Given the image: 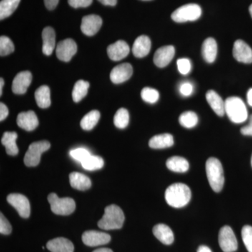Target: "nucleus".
I'll return each instance as SVG.
<instances>
[{
	"label": "nucleus",
	"mask_w": 252,
	"mask_h": 252,
	"mask_svg": "<svg viewBox=\"0 0 252 252\" xmlns=\"http://www.w3.org/2000/svg\"><path fill=\"white\" fill-rule=\"evenodd\" d=\"M165 198L170 206L182 208L188 205L191 198V191L188 186L182 183L170 185L165 190Z\"/></svg>",
	"instance_id": "1"
},
{
	"label": "nucleus",
	"mask_w": 252,
	"mask_h": 252,
	"mask_svg": "<svg viewBox=\"0 0 252 252\" xmlns=\"http://www.w3.org/2000/svg\"><path fill=\"white\" fill-rule=\"evenodd\" d=\"M125 216L122 209L115 205H109L104 210L102 218L97 225L101 229L109 230L120 229L124 225Z\"/></svg>",
	"instance_id": "2"
},
{
	"label": "nucleus",
	"mask_w": 252,
	"mask_h": 252,
	"mask_svg": "<svg viewBox=\"0 0 252 252\" xmlns=\"http://www.w3.org/2000/svg\"><path fill=\"white\" fill-rule=\"evenodd\" d=\"M206 173L210 187L214 191L220 192L224 185V175L220 160L211 157L206 162Z\"/></svg>",
	"instance_id": "3"
},
{
	"label": "nucleus",
	"mask_w": 252,
	"mask_h": 252,
	"mask_svg": "<svg viewBox=\"0 0 252 252\" xmlns=\"http://www.w3.org/2000/svg\"><path fill=\"white\" fill-rule=\"evenodd\" d=\"M225 113L235 124H242L248 118L246 106L243 99L238 97H230L225 99Z\"/></svg>",
	"instance_id": "4"
},
{
	"label": "nucleus",
	"mask_w": 252,
	"mask_h": 252,
	"mask_svg": "<svg viewBox=\"0 0 252 252\" xmlns=\"http://www.w3.org/2000/svg\"><path fill=\"white\" fill-rule=\"evenodd\" d=\"M51 211L58 215H69L76 209L74 200L70 198H61L56 193H51L48 196Z\"/></svg>",
	"instance_id": "5"
},
{
	"label": "nucleus",
	"mask_w": 252,
	"mask_h": 252,
	"mask_svg": "<svg viewBox=\"0 0 252 252\" xmlns=\"http://www.w3.org/2000/svg\"><path fill=\"white\" fill-rule=\"evenodd\" d=\"M202 10L196 4L184 5L176 9L171 15L172 19L175 22L185 23L195 21L201 16Z\"/></svg>",
	"instance_id": "6"
},
{
	"label": "nucleus",
	"mask_w": 252,
	"mask_h": 252,
	"mask_svg": "<svg viewBox=\"0 0 252 252\" xmlns=\"http://www.w3.org/2000/svg\"><path fill=\"white\" fill-rule=\"evenodd\" d=\"M51 144L48 141L33 142L30 145L24 158V163L28 167H35L39 165L41 154L49 150Z\"/></svg>",
	"instance_id": "7"
},
{
	"label": "nucleus",
	"mask_w": 252,
	"mask_h": 252,
	"mask_svg": "<svg viewBox=\"0 0 252 252\" xmlns=\"http://www.w3.org/2000/svg\"><path fill=\"white\" fill-rule=\"evenodd\" d=\"M219 244L224 252H234L238 250V240L233 229L228 225L220 228L219 233Z\"/></svg>",
	"instance_id": "8"
},
{
	"label": "nucleus",
	"mask_w": 252,
	"mask_h": 252,
	"mask_svg": "<svg viewBox=\"0 0 252 252\" xmlns=\"http://www.w3.org/2000/svg\"><path fill=\"white\" fill-rule=\"evenodd\" d=\"M7 201L23 218L27 219L31 215V205L25 195L19 193L10 194L7 196Z\"/></svg>",
	"instance_id": "9"
},
{
	"label": "nucleus",
	"mask_w": 252,
	"mask_h": 252,
	"mask_svg": "<svg viewBox=\"0 0 252 252\" xmlns=\"http://www.w3.org/2000/svg\"><path fill=\"white\" fill-rule=\"evenodd\" d=\"M77 51V46L72 39L60 41L56 47L58 59L64 62H69Z\"/></svg>",
	"instance_id": "10"
},
{
	"label": "nucleus",
	"mask_w": 252,
	"mask_h": 252,
	"mask_svg": "<svg viewBox=\"0 0 252 252\" xmlns=\"http://www.w3.org/2000/svg\"><path fill=\"white\" fill-rule=\"evenodd\" d=\"M83 243L89 247H97L107 245L111 240V236L107 233L97 230H88L82 235Z\"/></svg>",
	"instance_id": "11"
},
{
	"label": "nucleus",
	"mask_w": 252,
	"mask_h": 252,
	"mask_svg": "<svg viewBox=\"0 0 252 252\" xmlns=\"http://www.w3.org/2000/svg\"><path fill=\"white\" fill-rule=\"evenodd\" d=\"M102 25V18L97 15H89L84 16L81 21V30L87 36L94 35L100 29Z\"/></svg>",
	"instance_id": "12"
},
{
	"label": "nucleus",
	"mask_w": 252,
	"mask_h": 252,
	"mask_svg": "<svg viewBox=\"0 0 252 252\" xmlns=\"http://www.w3.org/2000/svg\"><path fill=\"white\" fill-rule=\"evenodd\" d=\"M233 57L240 63L250 64L252 63V49L247 43L238 39L235 41L233 49Z\"/></svg>",
	"instance_id": "13"
},
{
	"label": "nucleus",
	"mask_w": 252,
	"mask_h": 252,
	"mask_svg": "<svg viewBox=\"0 0 252 252\" xmlns=\"http://www.w3.org/2000/svg\"><path fill=\"white\" fill-rule=\"evenodd\" d=\"M175 54V49L173 46H165L159 48L154 54V64L160 68L166 67L173 59Z\"/></svg>",
	"instance_id": "14"
},
{
	"label": "nucleus",
	"mask_w": 252,
	"mask_h": 252,
	"mask_svg": "<svg viewBox=\"0 0 252 252\" xmlns=\"http://www.w3.org/2000/svg\"><path fill=\"white\" fill-rule=\"evenodd\" d=\"M133 69L129 63L119 64L112 69L110 73V79L114 84H122L128 80L132 75Z\"/></svg>",
	"instance_id": "15"
},
{
	"label": "nucleus",
	"mask_w": 252,
	"mask_h": 252,
	"mask_svg": "<svg viewBox=\"0 0 252 252\" xmlns=\"http://www.w3.org/2000/svg\"><path fill=\"white\" fill-rule=\"evenodd\" d=\"M130 53V47L125 41L119 40L107 48V54L113 61H119L125 59Z\"/></svg>",
	"instance_id": "16"
},
{
	"label": "nucleus",
	"mask_w": 252,
	"mask_h": 252,
	"mask_svg": "<svg viewBox=\"0 0 252 252\" xmlns=\"http://www.w3.org/2000/svg\"><path fill=\"white\" fill-rule=\"evenodd\" d=\"M32 79V77L29 71H23L18 73L13 81V92L18 94H26L28 87L31 84Z\"/></svg>",
	"instance_id": "17"
},
{
	"label": "nucleus",
	"mask_w": 252,
	"mask_h": 252,
	"mask_svg": "<svg viewBox=\"0 0 252 252\" xmlns=\"http://www.w3.org/2000/svg\"><path fill=\"white\" fill-rule=\"evenodd\" d=\"M17 124L23 130H34L39 125V121L33 111L20 113L17 117Z\"/></svg>",
	"instance_id": "18"
},
{
	"label": "nucleus",
	"mask_w": 252,
	"mask_h": 252,
	"mask_svg": "<svg viewBox=\"0 0 252 252\" xmlns=\"http://www.w3.org/2000/svg\"><path fill=\"white\" fill-rule=\"evenodd\" d=\"M152 42L148 36L142 35L137 37L132 46V53L135 57L142 59L149 54Z\"/></svg>",
	"instance_id": "19"
},
{
	"label": "nucleus",
	"mask_w": 252,
	"mask_h": 252,
	"mask_svg": "<svg viewBox=\"0 0 252 252\" xmlns=\"http://www.w3.org/2000/svg\"><path fill=\"white\" fill-rule=\"evenodd\" d=\"M46 248L51 252H74V245L70 240L64 238H57L50 240Z\"/></svg>",
	"instance_id": "20"
},
{
	"label": "nucleus",
	"mask_w": 252,
	"mask_h": 252,
	"mask_svg": "<svg viewBox=\"0 0 252 252\" xmlns=\"http://www.w3.org/2000/svg\"><path fill=\"white\" fill-rule=\"evenodd\" d=\"M153 233L154 236L164 245H170L173 243L175 239L173 232L168 225L163 223L156 225L153 228Z\"/></svg>",
	"instance_id": "21"
},
{
	"label": "nucleus",
	"mask_w": 252,
	"mask_h": 252,
	"mask_svg": "<svg viewBox=\"0 0 252 252\" xmlns=\"http://www.w3.org/2000/svg\"><path fill=\"white\" fill-rule=\"evenodd\" d=\"M207 102L219 117H223L225 114V102L215 91L210 90L206 94Z\"/></svg>",
	"instance_id": "22"
},
{
	"label": "nucleus",
	"mask_w": 252,
	"mask_h": 252,
	"mask_svg": "<svg viewBox=\"0 0 252 252\" xmlns=\"http://www.w3.org/2000/svg\"><path fill=\"white\" fill-rule=\"evenodd\" d=\"M43 47L42 51L46 56H51L56 46V33L51 27H46L43 30L42 34Z\"/></svg>",
	"instance_id": "23"
},
{
	"label": "nucleus",
	"mask_w": 252,
	"mask_h": 252,
	"mask_svg": "<svg viewBox=\"0 0 252 252\" xmlns=\"http://www.w3.org/2000/svg\"><path fill=\"white\" fill-rule=\"evenodd\" d=\"M202 54L207 63L215 62L217 55V44L214 38L209 37L204 41L202 46Z\"/></svg>",
	"instance_id": "24"
},
{
	"label": "nucleus",
	"mask_w": 252,
	"mask_h": 252,
	"mask_svg": "<svg viewBox=\"0 0 252 252\" xmlns=\"http://www.w3.org/2000/svg\"><path fill=\"white\" fill-rule=\"evenodd\" d=\"M69 183L72 188L79 190H85L90 189L91 181L87 176L79 172H72L69 175Z\"/></svg>",
	"instance_id": "25"
},
{
	"label": "nucleus",
	"mask_w": 252,
	"mask_h": 252,
	"mask_svg": "<svg viewBox=\"0 0 252 252\" xmlns=\"http://www.w3.org/2000/svg\"><path fill=\"white\" fill-rule=\"evenodd\" d=\"M173 144V137L168 133L154 136L149 142V147L155 149L169 148Z\"/></svg>",
	"instance_id": "26"
},
{
	"label": "nucleus",
	"mask_w": 252,
	"mask_h": 252,
	"mask_svg": "<svg viewBox=\"0 0 252 252\" xmlns=\"http://www.w3.org/2000/svg\"><path fill=\"white\" fill-rule=\"evenodd\" d=\"M18 135L15 132H6L1 138V144L6 148V154L9 156H16L18 154V148L16 144Z\"/></svg>",
	"instance_id": "27"
},
{
	"label": "nucleus",
	"mask_w": 252,
	"mask_h": 252,
	"mask_svg": "<svg viewBox=\"0 0 252 252\" xmlns=\"http://www.w3.org/2000/svg\"><path fill=\"white\" fill-rule=\"evenodd\" d=\"M166 165L169 170L178 173H185L189 169L188 160L180 157H172L167 159Z\"/></svg>",
	"instance_id": "28"
},
{
	"label": "nucleus",
	"mask_w": 252,
	"mask_h": 252,
	"mask_svg": "<svg viewBox=\"0 0 252 252\" xmlns=\"http://www.w3.org/2000/svg\"><path fill=\"white\" fill-rule=\"evenodd\" d=\"M36 104L40 108L46 109L51 104V91L47 86H41L35 91Z\"/></svg>",
	"instance_id": "29"
},
{
	"label": "nucleus",
	"mask_w": 252,
	"mask_h": 252,
	"mask_svg": "<svg viewBox=\"0 0 252 252\" xmlns=\"http://www.w3.org/2000/svg\"><path fill=\"white\" fill-rule=\"evenodd\" d=\"M21 0H1L0 2V19L9 17L17 9Z\"/></svg>",
	"instance_id": "30"
},
{
	"label": "nucleus",
	"mask_w": 252,
	"mask_h": 252,
	"mask_svg": "<svg viewBox=\"0 0 252 252\" xmlns=\"http://www.w3.org/2000/svg\"><path fill=\"white\" fill-rule=\"evenodd\" d=\"M99 117H100V114L98 111H91L81 119V127L85 130H92L98 123Z\"/></svg>",
	"instance_id": "31"
},
{
	"label": "nucleus",
	"mask_w": 252,
	"mask_h": 252,
	"mask_svg": "<svg viewBox=\"0 0 252 252\" xmlns=\"http://www.w3.org/2000/svg\"><path fill=\"white\" fill-rule=\"evenodd\" d=\"M90 84L88 81L84 80L78 81L74 84V89L72 91V98L73 100L75 102H80L81 99L86 97L88 94Z\"/></svg>",
	"instance_id": "32"
},
{
	"label": "nucleus",
	"mask_w": 252,
	"mask_h": 252,
	"mask_svg": "<svg viewBox=\"0 0 252 252\" xmlns=\"http://www.w3.org/2000/svg\"><path fill=\"white\" fill-rule=\"evenodd\" d=\"M179 122L186 128H192L198 124V117L195 112L189 111L181 114Z\"/></svg>",
	"instance_id": "33"
},
{
	"label": "nucleus",
	"mask_w": 252,
	"mask_h": 252,
	"mask_svg": "<svg viewBox=\"0 0 252 252\" xmlns=\"http://www.w3.org/2000/svg\"><path fill=\"white\" fill-rule=\"evenodd\" d=\"M104 165V160L100 157L97 156H92L88 158L85 161L81 163V165L86 170L94 171V170H99L102 168Z\"/></svg>",
	"instance_id": "34"
},
{
	"label": "nucleus",
	"mask_w": 252,
	"mask_h": 252,
	"mask_svg": "<svg viewBox=\"0 0 252 252\" xmlns=\"http://www.w3.org/2000/svg\"><path fill=\"white\" fill-rule=\"evenodd\" d=\"M129 119H130V117H129V113L127 109H119L114 115V125L117 126L118 128H125L128 125Z\"/></svg>",
	"instance_id": "35"
},
{
	"label": "nucleus",
	"mask_w": 252,
	"mask_h": 252,
	"mask_svg": "<svg viewBox=\"0 0 252 252\" xmlns=\"http://www.w3.org/2000/svg\"><path fill=\"white\" fill-rule=\"evenodd\" d=\"M141 96L142 98L146 102L150 104H154L158 100L160 94L158 91L156 89H152V88L146 87L142 89L141 92Z\"/></svg>",
	"instance_id": "36"
},
{
	"label": "nucleus",
	"mask_w": 252,
	"mask_h": 252,
	"mask_svg": "<svg viewBox=\"0 0 252 252\" xmlns=\"http://www.w3.org/2000/svg\"><path fill=\"white\" fill-rule=\"evenodd\" d=\"M14 51V45L12 41L7 36H1L0 37V56H8Z\"/></svg>",
	"instance_id": "37"
},
{
	"label": "nucleus",
	"mask_w": 252,
	"mask_h": 252,
	"mask_svg": "<svg viewBox=\"0 0 252 252\" xmlns=\"http://www.w3.org/2000/svg\"><path fill=\"white\" fill-rule=\"evenodd\" d=\"M242 238L249 252H252V226L246 225L242 229Z\"/></svg>",
	"instance_id": "38"
},
{
	"label": "nucleus",
	"mask_w": 252,
	"mask_h": 252,
	"mask_svg": "<svg viewBox=\"0 0 252 252\" xmlns=\"http://www.w3.org/2000/svg\"><path fill=\"white\" fill-rule=\"evenodd\" d=\"M69 154H70L72 158L77 160V161L80 162L81 163L85 161L86 159L91 156L90 152H89L87 149L84 148L73 149V150L70 151Z\"/></svg>",
	"instance_id": "39"
},
{
	"label": "nucleus",
	"mask_w": 252,
	"mask_h": 252,
	"mask_svg": "<svg viewBox=\"0 0 252 252\" xmlns=\"http://www.w3.org/2000/svg\"><path fill=\"white\" fill-rule=\"evenodd\" d=\"M177 67H178L179 72L183 75H187L190 72L191 69V64L190 61L187 59H181L177 61Z\"/></svg>",
	"instance_id": "40"
},
{
	"label": "nucleus",
	"mask_w": 252,
	"mask_h": 252,
	"mask_svg": "<svg viewBox=\"0 0 252 252\" xmlns=\"http://www.w3.org/2000/svg\"><path fill=\"white\" fill-rule=\"evenodd\" d=\"M12 231V227L9 220L5 218L2 213L0 215V233L2 235H9Z\"/></svg>",
	"instance_id": "41"
},
{
	"label": "nucleus",
	"mask_w": 252,
	"mask_h": 252,
	"mask_svg": "<svg viewBox=\"0 0 252 252\" xmlns=\"http://www.w3.org/2000/svg\"><path fill=\"white\" fill-rule=\"evenodd\" d=\"M93 0H68V3L73 8H85L92 4Z\"/></svg>",
	"instance_id": "42"
},
{
	"label": "nucleus",
	"mask_w": 252,
	"mask_h": 252,
	"mask_svg": "<svg viewBox=\"0 0 252 252\" xmlns=\"http://www.w3.org/2000/svg\"><path fill=\"white\" fill-rule=\"evenodd\" d=\"M181 94L184 96H190L193 91V87L190 83H184L180 88Z\"/></svg>",
	"instance_id": "43"
},
{
	"label": "nucleus",
	"mask_w": 252,
	"mask_h": 252,
	"mask_svg": "<svg viewBox=\"0 0 252 252\" xmlns=\"http://www.w3.org/2000/svg\"><path fill=\"white\" fill-rule=\"evenodd\" d=\"M241 133L243 135L252 136V116L250 117L248 125L242 127Z\"/></svg>",
	"instance_id": "44"
},
{
	"label": "nucleus",
	"mask_w": 252,
	"mask_h": 252,
	"mask_svg": "<svg viewBox=\"0 0 252 252\" xmlns=\"http://www.w3.org/2000/svg\"><path fill=\"white\" fill-rule=\"evenodd\" d=\"M9 115V109L4 103H0V121H4L7 116Z\"/></svg>",
	"instance_id": "45"
},
{
	"label": "nucleus",
	"mask_w": 252,
	"mask_h": 252,
	"mask_svg": "<svg viewBox=\"0 0 252 252\" xmlns=\"http://www.w3.org/2000/svg\"><path fill=\"white\" fill-rule=\"evenodd\" d=\"M59 2V0H44V4H45L46 7L49 10L56 9Z\"/></svg>",
	"instance_id": "46"
},
{
	"label": "nucleus",
	"mask_w": 252,
	"mask_h": 252,
	"mask_svg": "<svg viewBox=\"0 0 252 252\" xmlns=\"http://www.w3.org/2000/svg\"><path fill=\"white\" fill-rule=\"evenodd\" d=\"M98 1L102 4L106 5V6H114L117 3V0H98Z\"/></svg>",
	"instance_id": "47"
},
{
	"label": "nucleus",
	"mask_w": 252,
	"mask_h": 252,
	"mask_svg": "<svg viewBox=\"0 0 252 252\" xmlns=\"http://www.w3.org/2000/svg\"><path fill=\"white\" fill-rule=\"evenodd\" d=\"M197 252H212V250H210L208 247L205 246V245H201L199 247L198 251Z\"/></svg>",
	"instance_id": "48"
},
{
	"label": "nucleus",
	"mask_w": 252,
	"mask_h": 252,
	"mask_svg": "<svg viewBox=\"0 0 252 252\" xmlns=\"http://www.w3.org/2000/svg\"><path fill=\"white\" fill-rule=\"evenodd\" d=\"M248 102L249 105L252 107V89H250L248 92Z\"/></svg>",
	"instance_id": "49"
},
{
	"label": "nucleus",
	"mask_w": 252,
	"mask_h": 252,
	"mask_svg": "<svg viewBox=\"0 0 252 252\" xmlns=\"http://www.w3.org/2000/svg\"><path fill=\"white\" fill-rule=\"evenodd\" d=\"M93 252H113V251L109 248H99Z\"/></svg>",
	"instance_id": "50"
},
{
	"label": "nucleus",
	"mask_w": 252,
	"mask_h": 252,
	"mask_svg": "<svg viewBox=\"0 0 252 252\" xmlns=\"http://www.w3.org/2000/svg\"><path fill=\"white\" fill-rule=\"evenodd\" d=\"M4 80H3L2 78H1V79H0V95H1V94H2V88L3 86H4Z\"/></svg>",
	"instance_id": "51"
},
{
	"label": "nucleus",
	"mask_w": 252,
	"mask_h": 252,
	"mask_svg": "<svg viewBox=\"0 0 252 252\" xmlns=\"http://www.w3.org/2000/svg\"><path fill=\"white\" fill-rule=\"evenodd\" d=\"M250 15H251L252 18V4L250 5Z\"/></svg>",
	"instance_id": "52"
},
{
	"label": "nucleus",
	"mask_w": 252,
	"mask_h": 252,
	"mask_svg": "<svg viewBox=\"0 0 252 252\" xmlns=\"http://www.w3.org/2000/svg\"><path fill=\"white\" fill-rule=\"evenodd\" d=\"M143 1H149V0H143Z\"/></svg>",
	"instance_id": "53"
},
{
	"label": "nucleus",
	"mask_w": 252,
	"mask_h": 252,
	"mask_svg": "<svg viewBox=\"0 0 252 252\" xmlns=\"http://www.w3.org/2000/svg\"><path fill=\"white\" fill-rule=\"evenodd\" d=\"M251 162H252V160H251Z\"/></svg>",
	"instance_id": "54"
}]
</instances>
